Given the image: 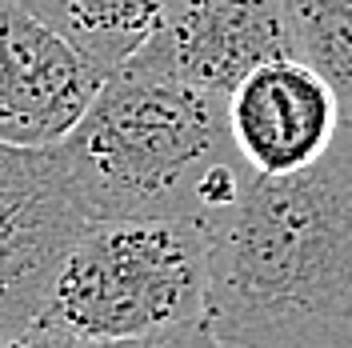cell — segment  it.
I'll return each instance as SVG.
<instances>
[{"mask_svg":"<svg viewBox=\"0 0 352 348\" xmlns=\"http://www.w3.org/2000/svg\"><path fill=\"white\" fill-rule=\"evenodd\" d=\"M204 228V325L224 345L352 348V124L305 173L252 176Z\"/></svg>","mask_w":352,"mask_h":348,"instance_id":"6da1fadb","label":"cell"},{"mask_svg":"<svg viewBox=\"0 0 352 348\" xmlns=\"http://www.w3.org/2000/svg\"><path fill=\"white\" fill-rule=\"evenodd\" d=\"M52 153L88 220L184 217L212 224L252 184L228 96L129 56Z\"/></svg>","mask_w":352,"mask_h":348,"instance_id":"7a4b0ae2","label":"cell"},{"mask_svg":"<svg viewBox=\"0 0 352 348\" xmlns=\"http://www.w3.org/2000/svg\"><path fill=\"white\" fill-rule=\"evenodd\" d=\"M208 228L184 217L88 220L44 288L32 325L116 345L204 325Z\"/></svg>","mask_w":352,"mask_h":348,"instance_id":"3957f363","label":"cell"},{"mask_svg":"<svg viewBox=\"0 0 352 348\" xmlns=\"http://www.w3.org/2000/svg\"><path fill=\"white\" fill-rule=\"evenodd\" d=\"M85 224L52 149L0 144V332L36 320L52 268Z\"/></svg>","mask_w":352,"mask_h":348,"instance_id":"277c9868","label":"cell"},{"mask_svg":"<svg viewBox=\"0 0 352 348\" xmlns=\"http://www.w3.org/2000/svg\"><path fill=\"white\" fill-rule=\"evenodd\" d=\"M104 76V68L92 65L24 0H0V144H60L100 92Z\"/></svg>","mask_w":352,"mask_h":348,"instance_id":"5b68a950","label":"cell"},{"mask_svg":"<svg viewBox=\"0 0 352 348\" xmlns=\"http://www.w3.org/2000/svg\"><path fill=\"white\" fill-rule=\"evenodd\" d=\"M132 56L192 88L228 96L252 68L292 56L285 0H173Z\"/></svg>","mask_w":352,"mask_h":348,"instance_id":"8992f818","label":"cell"},{"mask_svg":"<svg viewBox=\"0 0 352 348\" xmlns=\"http://www.w3.org/2000/svg\"><path fill=\"white\" fill-rule=\"evenodd\" d=\"M344 109L332 85L300 56L252 68L228 92V129L236 153L256 176L312 168L344 132Z\"/></svg>","mask_w":352,"mask_h":348,"instance_id":"52a82bcc","label":"cell"},{"mask_svg":"<svg viewBox=\"0 0 352 348\" xmlns=\"http://www.w3.org/2000/svg\"><path fill=\"white\" fill-rule=\"evenodd\" d=\"M41 21L104 72L120 68L156 32L173 0H24Z\"/></svg>","mask_w":352,"mask_h":348,"instance_id":"ba28073f","label":"cell"},{"mask_svg":"<svg viewBox=\"0 0 352 348\" xmlns=\"http://www.w3.org/2000/svg\"><path fill=\"white\" fill-rule=\"evenodd\" d=\"M292 56L332 85L352 124V0H285Z\"/></svg>","mask_w":352,"mask_h":348,"instance_id":"9c48e42d","label":"cell"},{"mask_svg":"<svg viewBox=\"0 0 352 348\" xmlns=\"http://www.w3.org/2000/svg\"><path fill=\"white\" fill-rule=\"evenodd\" d=\"M92 348H232L224 345L208 325H192V328H176L164 336H144V340H116V345H92Z\"/></svg>","mask_w":352,"mask_h":348,"instance_id":"30bf717a","label":"cell"},{"mask_svg":"<svg viewBox=\"0 0 352 348\" xmlns=\"http://www.w3.org/2000/svg\"><path fill=\"white\" fill-rule=\"evenodd\" d=\"M0 348H92L76 336H65V332H52L44 325H24L12 328V332H0Z\"/></svg>","mask_w":352,"mask_h":348,"instance_id":"8fae6325","label":"cell"}]
</instances>
